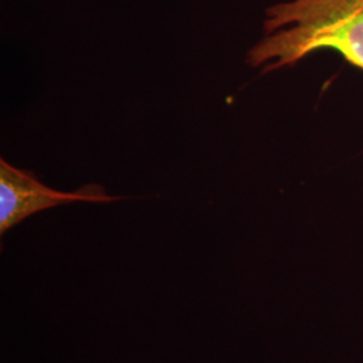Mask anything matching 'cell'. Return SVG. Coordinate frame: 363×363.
Segmentation results:
<instances>
[{
	"label": "cell",
	"instance_id": "obj_1",
	"mask_svg": "<svg viewBox=\"0 0 363 363\" xmlns=\"http://www.w3.org/2000/svg\"><path fill=\"white\" fill-rule=\"evenodd\" d=\"M264 35L247 52L262 73L337 52L363 70V0H281L265 10Z\"/></svg>",
	"mask_w": 363,
	"mask_h": 363
},
{
	"label": "cell",
	"instance_id": "obj_2",
	"mask_svg": "<svg viewBox=\"0 0 363 363\" xmlns=\"http://www.w3.org/2000/svg\"><path fill=\"white\" fill-rule=\"evenodd\" d=\"M121 198L106 194L101 186L88 184L74 193L58 191L34 178L30 172L0 160V234L42 210L74 202L109 203Z\"/></svg>",
	"mask_w": 363,
	"mask_h": 363
}]
</instances>
